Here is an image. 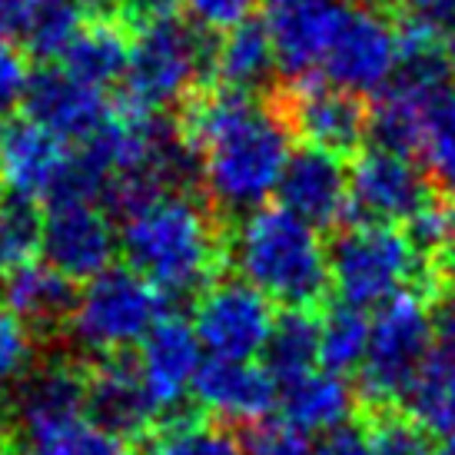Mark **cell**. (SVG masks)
Returning <instances> with one entry per match:
<instances>
[{
    "mask_svg": "<svg viewBox=\"0 0 455 455\" xmlns=\"http://www.w3.org/2000/svg\"><path fill=\"white\" fill-rule=\"evenodd\" d=\"M74 303V279L57 273L51 263H30L7 276V306L34 329L67 326Z\"/></svg>",
    "mask_w": 455,
    "mask_h": 455,
    "instance_id": "cell-23",
    "label": "cell"
},
{
    "mask_svg": "<svg viewBox=\"0 0 455 455\" xmlns=\"http://www.w3.org/2000/svg\"><path fill=\"white\" fill-rule=\"evenodd\" d=\"M30 67L27 57L11 40H0V114L13 110L17 103H24L27 87H30Z\"/></svg>",
    "mask_w": 455,
    "mask_h": 455,
    "instance_id": "cell-37",
    "label": "cell"
},
{
    "mask_svg": "<svg viewBox=\"0 0 455 455\" xmlns=\"http://www.w3.org/2000/svg\"><path fill=\"white\" fill-rule=\"evenodd\" d=\"M283 110L290 116L292 133H303L309 147L329 153L355 150L369 133V110L363 100L323 80H299Z\"/></svg>",
    "mask_w": 455,
    "mask_h": 455,
    "instance_id": "cell-14",
    "label": "cell"
},
{
    "mask_svg": "<svg viewBox=\"0 0 455 455\" xmlns=\"http://www.w3.org/2000/svg\"><path fill=\"white\" fill-rule=\"evenodd\" d=\"M422 269V250L389 223H359L339 233L329 250V283L355 309H379L395 299Z\"/></svg>",
    "mask_w": 455,
    "mask_h": 455,
    "instance_id": "cell-5",
    "label": "cell"
},
{
    "mask_svg": "<svg viewBox=\"0 0 455 455\" xmlns=\"http://www.w3.org/2000/svg\"><path fill=\"white\" fill-rule=\"evenodd\" d=\"M80 11L90 13L93 20H124L130 0H76Z\"/></svg>",
    "mask_w": 455,
    "mask_h": 455,
    "instance_id": "cell-44",
    "label": "cell"
},
{
    "mask_svg": "<svg viewBox=\"0 0 455 455\" xmlns=\"http://www.w3.org/2000/svg\"><path fill=\"white\" fill-rule=\"evenodd\" d=\"M256 0H183L193 20L206 30H229L253 13Z\"/></svg>",
    "mask_w": 455,
    "mask_h": 455,
    "instance_id": "cell-38",
    "label": "cell"
},
{
    "mask_svg": "<svg viewBox=\"0 0 455 455\" xmlns=\"http://www.w3.org/2000/svg\"><path fill=\"white\" fill-rule=\"evenodd\" d=\"M409 412L426 432H455V346H435L405 389Z\"/></svg>",
    "mask_w": 455,
    "mask_h": 455,
    "instance_id": "cell-26",
    "label": "cell"
},
{
    "mask_svg": "<svg viewBox=\"0 0 455 455\" xmlns=\"http://www.w3.org/2000/svg\"><path fill=\"white\" fill-rule=\"evenodd\" d=\"M266 369L276 382L296 379L319 363V319L309 309H286L266 342Z\"/></svg>",
    "mask_w": 455,
    "mask_h": 455,
    "instance_id": "cell-27",
    "label": "cell"
},
{
    "mask_svg": "<svg viewBox=\"0 0 455 455\" xmlns=\"http://www.w3.org/2000/svg\"><path fill=\"white\" fill-rule=\"evenodd\" d=\"M160 416L150 392L143 386L137 363L124 355L100 359L87 376V419L114 439H133L153 426Z\"/></svg>",
    "mask_w": 455,
    "mask_h": 455,
    "instance_id": "cell-18",
    "label": "cell"
},
{
    "mask_svg": "<svg viewBox=\"0 0 455 455\" xmlns=\"http://www.w3.org/2000/svg\"><path fill=\"white\" fill-rule=\"evenodd\" d=\"M276 193L286 210L303 216L316 229L339 227L346 213L353 210L349 170L339 160V153L319 150V147L292 153Z\"/></svg>",
    "mask_w": 455,
    "mask_h": 455,
    "instance_id": "cell-13",
    "label": "cell"
},
{
    "mask_svg": "<svg viewBox=\"0 0 455 455\" xmlns=\"http://www.w3.org/2000/svg\"><path fill=\"white\" fill-rule=\"evenodd\" d=\"M137 369L150 392L156 412L177 409L187 392H193L196 372L203 366V346L193 332V323L177 316H164L137 346Z\"/></svg>",
    "mask_w": 455,
    "mask_h": 455,
    "instance_id": "cell-16",
    "label": "cell"
},
{
    "mask_svg": "<svg viewBox=\"0 0 455 455\" xmlns=\"http://www.w3.org/2000/svg\"><path fill=\"white\" fill-rule=\"evenodd\" d=\"M353 210L366 223H416L432 210V180L419 170L409 153L369 147L349 170Z\"/></svg>",
    "mask_w": 455,
    "mask_h": 455,
    "instance_id": "cell-10",
    "label": "cell"
},
{
    "mask_svg": "<svg viewBox=\"0 0 455 455\" xmlns=\"http://www.w3.org/2000/svg\"><path fill=\"white\" fill-rule=\"evenodd\" d=\"M74 153L37 120H17L0 133V183L24 200H57L67 190Z\"/></svg>",
    "mask_w": 455,
    "mask_h": 455,
    "instance_id": "cell-12",
    "label": "cell"
},
{
    "mask_svg": "<svg viewBox=\"0 0 455 455\" xmlns=\"http://www.w3.org/2000/svg\"><path fill=\"white\" fill-rule=\"evenodd\" d=\"M443 84H416V80H392L379 93L376 107L369 110V133L376 147L399 153H412L422 143L426 116H429L432 93Z\"/></svg>",
    "mask_w": 455,
    "mask_h": 455,
    "instance_id": "cell-22",
    "label": "cell"
},
{
    "mask_svg": "<svg viewBox=\"0 0 455 455\" xmlns=\"http://www.w3.org/2000/svg\"><path fill=\"white\" fill-rule=\"evenodd\" d=\"M372 455H432L429 432L409 416H379L366 435Z\"/></svg>",
    "mask_w": 455,
    "mask_h": 455,
    "instance_id": "cell-35",
    "label": "cell"
},
{
    "mask_svg": "<svg viewBox=\"0 0 455 455\" xmlns=\"http://www.w3.org/2000/svg\"><path fill=\"white\" fill-rule=\"evenodd\" d=\"M180 7H183V0H130L124 20H133L137 27H143V24H153V20L177 17Z\"/></svg>",
    "mask_w": 455,
    "mask_h": 455,
    "instance_id": "cell-40",
    "label": "cell"
},
{
    "mask_svg": "<svg viewBox=\"0 0 455 455\" xmlns=\"http://www.w3.org/2000/svg\"><path fill=\"white\" fill-rule=\"evenodd\" d=\"M273 4H276V7H279V4H292V0H273Z\"/></svg>",
    "mask_w": 455,
    "mask_h": 455,
    "instance_id": "cell-48",
    "label": "cell"
},
{
    "mask_svg": "<svg viewBox=\"0 0 455 455\" xmlns=\"http://www.w3.org/2000/svg\"><path fill=\"white\" fill-rule=\"evenodd\" d=\"M443 256H445V263H449V269H452V279H455V216H449V236H445Z\"/></svg>",
    "mask_w": 455,
    "mask_h": 455,
    "instance_id": "cell-46",
    "label": "cell"
},
{
    "mask_svg": "<svg viewBox=\"0 0 455 455\" xmlns=\"http://www.w3.org/2000/svg\"><path fill=\"white\" fill-rule=\"evenodd\" d=\"M27 116L64 140L93 137L110 120V107L100 87H90L70 70H40L24 97Z\"/></svg>",
    "mask_w": 455,
    "mask_h": 455,
    "instance_id": "cell-19",
    "label": "cell"
},
{
    "mask_svg": "<svg viewBox=\"0 0 455 455\" xmlns=\"http://www.w3.org/2000/svg\"><path fill=\"white\" fill-rule=\"evenodd\" d=\"M193 395L223 422L256 426L279 403V382L253 359H210L196 372Z\"/></svg>",
    "mask_w": 455,
    "mask_h": 455,
    "instance_id": "cell-17",
    "label": "cell"
},
{
    "mask_svg": "<svg viewBox=\"0 0 455 455\" xmlns=\"http://www.w3.org/2000/svg\"><path fill=\"white\" fill-rule=\"evenodd\" d=\"M17 426L27 443L87 419V376L74 363H47L17 386Z\"/></svg>",
    "mask_w": 455,
    "mask_h": 455,
    "instance_id": "cell-20",
    "label": "cell"
},
{
    "mask_svg": "<svg viewBox=\"0 0 455 455\" xmlns=\"http://www.w3.org/2000/svg\"><path fill=\"white\" fill-rule=\"evenodd\" d=\"M273 67H276V47H273L269 24L246 17L243 24L229 27L227 37L220 40L210 70L223 87L253 90L269 76Z\"/></svg>",
    "mask_w": 455,
    "mask_h": 455,
    "instance_id": "cell-24",
    "label": "cell"
},
{
    "mask_svg": "<svg viewBox=\"0 0 455 455\" xmlns=\"http://www.w3.org/2000/svg\"><path fill=\"white\" fill-rule=\"evenodd\" d=\"M30 455H133L124 449L120 439L97 429L90 419H80L74 426L51 432L44 439L30 443Z\"/></svg>",
    "mask_w": 455,
    "mask_h": 455,
    "instance_id": "cell-34",
    "label": "cell"
},
{
    "mask_svg": "<svg viewBox=\"0 0 455 455\" xmlns=\"http://www.w3.org/2000/svg\"><path fill=\"white\" fill-rule=\"evenodd\" d=\"M432 326L443 346H455V279L445 286V292H439L435 309H432Z\"/></svg>",
    "mask_w": 455,
    "mask_h": 455,
    "instance_id": "cell-41",
    "label": "cell"
},
{
    "mask_svg": "<svg viewBox=\"0 0 455 455\" xmlns=\"http://www.w3.org/2000/svg\"><path fill=\"white\" fill-rule=\"evenodd\" d=\"M227 253L240 279L290 309H309L329 290L326 243L313 223L283 203H263L243 213Z\"/></svg>",
    "mask_w": 455,
    "mask_h": 455,
    "instance_id": "cell-3",
    "label": "cell"
},
{
    "mask_svg": "<svg viewBox=\"0 0 455 455\" xmlns=\"http://www.w3.org/2000/svg\"><path fill=\"white\" fill-rule=\"evenodd\" d=\"M120 233L114 220L103 213L97 200L60 196L51 200L44 216V256L67 279H84L107 273L114 266Z\"/></svg>",
    "mask_w": 455,
    "mask_h": 455,
    "instance_id": "cell-11",
    "label": "cell"
},
{
    "mask_svg": "<svg viewBox=\"0 0 455 455\" xmlns=\"http://www.w3.org/2000/svg\"><path fill=\"white\" fill-rule=\"evenodd\" d=\"M34 326L0 303V389H17L34 372Z\"/></svg>",
    "mask_w": 455,
    "mask_h": 455,
    "instance_id": "cell-33",
    "label": "cell"
},
{
    "mask_svg": "<svg viewBox=\"0 0 455 455\" xmlns=\"http://www.w3.org/2000/svg\"><path fill=\"white\" fill-rule=\"evenodd\" d=\"M382 7H392V11H405V13H435L455 4V0H376Z\"/></svg>",
    "mask_w": 455,
    "mask_h": 455,
    "instance_id": "cell-45",
    "label": "cell"
},
{
    "mask_svg": "<svg viewBox=\"0 0 455 455\" xmlns=\"http://www.w3.org/2000/svg\"><path fill=\"white\" fill-rule=\"evenodd\" d=\"M44 250V216L34 200L4 196L0 200V276H13L37 259Z\"/></svg>",
    "mask_w": 455,
    "mask_h": 455,
    "instance_id": "cell-30",
    "label": "cell"
},
{
    "mask_svg": "<svg viewBox=\"0 0 455 455\" xmlns=\"http://www.w3.org/2000/svg\"><path fill=\"white\" fill-rule=\"evenodd\" d=\"M419 153L426 160L432 183L455 200V87L449 84L432 93Z\"/></svg>",
    "mask_w": 455,
    "mask_h": 455,
    "instance_id": "cell-28",
    "label": "cell"
},
{
    "mask_svg": "<svg viewBox=\"0 0 455 455\" xmlns=\"http://www.w3.org/2000/svg\"><path fill=\"white\" fill-rule=\"evenodd\" d=\"M429 17H432V24H435V34H439L445 60H449L452 70H455V4H449V7H443V11L429 13Z\"/></svg>",
    "mask_w": 455,
    "mask_h": 455,
    "instance_id": "cell-43",
    "label": "cell"
},
{
    "mask_svg": "<svg viewBox=\"0 0 455 455\" xmlns=\"http://www.w3.org/2000/svg\"><path fill=\"white\" fill-rule=\"evenodd\" d=\"M130 47L133 40L116 27V20H93L84 24L70 51L64 53V70L80 76L90 87L103 90L127 76Z\"/></svg>",
    "mask_w": 455,
    "mask_h": 455,
    "instance_id": "cell-25",
    "label": "cell"
},
{
    "mask_svg": "<svg viewBox=\"0 0 455 455\" xmlns=\"http://www.w3.org/2000/svg\"><path fill=\"white\" fill-rule=\"evenodd\" d=\"M283 416L303 432H336L346 429V422L355 409V395L349 382L339 372L329 369H309L296 379L283 382L279 392Z\"/></svg>",
    "mask_w": 455,
    "mask_h": 455,
    "instance_id": "cell-21",
    "label": "cell"
},
{
    "mask_svg": "<svg viewBox=\"0 0 455 455\" xmlns=\"http://www.w3.org/2000/svg\"><path fill=\"white\" fill-rule=\"evenodd\" d=\"M196 156L203 190L223 213H250L279 190L292 156V127L283 107L250 90H213L187 103L180 127Z\"/></svg>",
    "mask_w": 455,
    "mask_h": 455,
    "instance_id": "cell-1",
    "label": "cell"
},
{
    "mask_svg": "<svg viewBox=\"0 0 455 455\" xmlns=\"http://www.w3.org/2000/svg\"><path fill=\"white\" fill-rule=\"evenodd\" d=\"M273 299L250 286L246 279H223L203 290L193 332L210 359H253L266 349L276 326Z\"/></svg>",
    "mask_w": 455,
    "mask_h": 455,
    "instance_id": "cell-9",
    "label": "cell"
},
{
    "mask_svg": "<svg viewBox=\"0 0 455 455\" xmlns=\"http://www.w3.org/2000/svg\"><path fill=\"white\" fill-rule=\"evenodd\" d=\"M399 74V30L369 4H346L319 76L346 93H382Z\"/></svg>",
    "mask_w": 455,
    "mask_h": 455,
    "instance_id": "cell-8",
    "label": "cell"
},
{
    "mask_svg": "<svg viewBox=\"0 0 455 455\" xmlns=\"http://www.w3.org/2000/svg\"><path fill=\"white\" fill-rule=\"evenodd\" d=\"M80 30H84V11L76 0H37L20 40L40 60H53V57L64 60Z\"/></svg>",
    "mask_w": 455,
    "mask_h": 455,
    "instance_id": "cell-31",
    "label": "cell"
},
{
    "mask_svg": "<svg viewBox=\"0 0 455 455\" xmlns=\"http://www.w3.org/2000/svg\"><path fill=\"white\" fill-rule=\"evenodd\" d=\"M37 0H0V40L24 37Z\"/></svg>",
    "mask_w": 455,
    "mask_h": 455,
    "instance_id": "cell-39",
    "label": "cell"
},
{
    "mask_svg": "<svg viewBox=\"0 0 455 455\" xmlns=\"http://www.w3.org/2000/svg\"><path fill=\"white\" fill-rule=\"evenodd\" d=\"M206 67H213V53L196 27L183 24L177 17L143 24L130 47L124 107L160 114L190 97Z\"/></svg>",
    "mask_w": 455,
    "mask_h": 455,
    "instance_id": "cell-6",
    "label": "cell"
},
{
    "mask_svg": "<svg viewBox=\"0 0 455 455\" xmlns=\"http://www.w3.org/2000/svg\"><path fill=\"white\" fill-rule=\"evenodd\" d=\"M369 349V319L363 309L339 303L319 319V366L329 372H353Z\"/></svg>",
    "mask_w": 455,
    "mask_h": 455,
    "instance_id": "cell-29",
    "label": "cell"
},
{
    "mask_svg": "<svg viewBox=\"0 0 455 455\" xmlns=\"http://www.w3.org/2000/svg\"><path fill=\"white\" fill-rule=\"evenodd\" d=\"M316 455H372V452H369L366 435H359L353 429H336L319 443Z\"/></svg>",
    "mask_w": 455,
    "mask_h": 455,
    "instance_id": "cell-42",
    "label": "cell"
},
{
    "mask_svg": "<svg viewBox=\"0 0 455 455\" xmlns=\"http://www.w3.org/2000/svg\"><path fill=\"white\" fill-rule=\"evenodd\" d=\"M164 316V292L150 279L130 266H110L76 292L67 329L84 353L110 359L140 346Z\"/></svg>",
    "mask_w": 455,
    "mask_h": 455,
    "instance_id": "cell-4",
    "label": "cell"
},
{
    "mask_svg": "<svg viewBox=\"0 0 455 455\" xmlns=\"http://www.w3.org/2000/svg\"><path fill=\"white\" fill-rule=\"evenodd\" d=\"M120 246L130 269L164 296L203 290L227 253L213 213L183 190L160 193L124 213Z\"/></svg>",
    "mask_w": 455,
    "mask_h": 455,
    "instance_id": "cell-2",
    "label": "cell"
},
{
    "mask_svg": "<svg viewBox=\"0 0 455 455\" xmlns=\"http://www.w3.org/2000/svg\"><path fill=\"white\" fill-rule=\"evenodd\" d=\"M246 455H316L309 432L296 429L292 422H256L250 429V439L243 445Z\"/></svg>",
    "mask_w": 455,
    "mask_h": 455,
    "instance_id": "cell-36",
    "label": "cell"
},
{
    "mask_svg": "<svg viewBox=\"0 0 455 455\" xmlns=\"http://www.w3.org/2000/svg\"><path fill=\"white\" fill-rule=\"evenodd\" d=\"M432 339V309L422 296L399 292L395 299L382 303L369 319V349L359 366L363 395L369 403L386 405L405 399V389L429 359Z\"/></svg>",
    "mask_w": 455,
    "mask_h": 455,
    "instance_id": "cell-7",
    "label": "cell"
},
{
    "mask_svg": "<svg viewBox=\"0 0 455 455\" xmlns=\"http://www.w3.org/2000/svg\"><path fill=\"white\" fill-rule=\"evenodd\" d=\"M346 0H292L279 4L269 17V34L276 47V64L286 76L316 80L323 57L339 30Z\"/></svg>",
    "mask_w": 455,
    "mask_h": 455,
    "instance_id": "cell-15",
    "label": "cell"
},
{
    "mask_svg": "<svg viewBox=\"0 0 455 455\" xmlns=\"http://www.w3.org/2000/svg\"><path fill=\"white\" fill-rule=\"evenodd\" d=\"M147 455H246L236 435L213 422H173L160 429Z\"/></svg>",
    "mask_w": 455,
    "mask_h": 455,
    "instance_id": "cell-32",
    "label": "cell"
},
{
    "mask_svg": "<svg viewBox=\"0 0 455 455\" xmlns=\"http://www.w3.org/2000/svg\"><path fill=\"white\" fill-rule=\"evenodd\" d=\"M432 455H455V432L452 435H443V445H439Z\"/></svg>",
    "mask_w": 455,
    "mask_h": 455,
    "instance_id": "cell-47",
    "label": "cell"
}]
</instances>
